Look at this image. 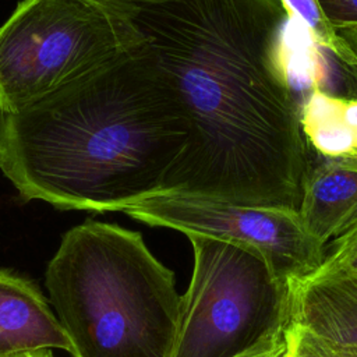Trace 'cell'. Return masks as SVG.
Segmentation results:
<instances>
[{"label":"cell","instance_id":"6da1fadb","mask_svg":"<svg viewBox=\"0 0 357 357\" xmlns=\"http://www.w3.org/2000/svg\"><path fill=\"white\" fill-rule=\"evenodd\" d=\"M176 93L188 149L165 191L298 211L312 166L280 0H127L113 8Z\"/></svg>","mask_w":357,"mask_h":357},{"label":"cell","instance_id":"7a4b0ae2","mask_svg":"<svg viewBox=\"0 0 357 357\" xmlns=\"http://www.w3.org/2000/svg\"><path fill=\"white\" fill-rule=\"evenodd\" d=\"M188 142L176 93L137 35L42 100L0 110V170L24 201L63 211L123 212L167 190Z\"/></svg>","mask_w":357,"mask_h":357},{"label":"cell","instance_id":"3957f363","mask_svg":"<svg viewBox=\"0 0 357 357\" xmlns=\"http://www.w3.org/2000/svg\"><path fill=\"white\" fill-rule=\"evenodd\" d=\"M45 286L73 357H172L181 296L141 233L92 219L71 227Z\"/></svg>","mask_w":357,"mask_h":357},{"label":"cell","instance_id":"277c9868","mask_svg":"<svg viewBox=\"0 0 357 357\" xmlns=\"http://www.w3.org/2000/svg\"><path fill=\"white\" fill-rule=\"evenodd\" d=\"M192 273L172 357H247L278 347L290 325V283L255 250L188 236Z\"/></svg>","mask_w":357,"mask_h":357},{"label":"cell","instance_id":"5b68a950","mask_svg":"<svg viewBox=\"0 0 357 357\" xmlns=\"http://www.w3.org/2000/svg\"><path fill=\"white\" fill-rule=\"evenodd\" d=\"M135 40L116 11L85 0H21L0 26V110L17 113Z\"/></svg>","mask_w":357,"mask_h":357},{"label":"cell","instance_id":"8992f818","mask_svg":"<svg viewBox=\"0 0 357 357\" xmlns=\"http://www.w3.org/2000/svg\"><path fill=\"white\" fill-rule=\"evenodd\" d=\"M153 227L204 236L258 251L284 282L312 275L325 258V247L303 229L296 212L243 206L181 191H159L123 211Z\"/></svg>","mask_w":357,"mask_h":357},{"label":"cell","instance_id":"52a82bcc","mask_svg":"<svg viewBox=\"0 0 357 357\" xmlns=\"http://www.w3.org/2000/svg\"><path fill=\"white\" fill-rule=\"evenodd\" d=\"M290 324L339 353L357 357V275L291 282Z\"/></svg>","mask_w":357,"mask_h":357},{"label":"cell","instance_id":"ba28073f","mask_svg":"<svg viewBox=\"0 0 357 357\" xmlns=\"http://www.w3.org/2000/svg\"><path fill=\"white\" fill-rule=\"evenodd\" d=\"M42 349L73 354L71 343L40 290L25 278L0 269V357Z\"/></svg>","mask_w":357,"mask_h":357},{"label":"cell","instance_id":"9c48e42d","mask_svg":"<svg viewBox=\"0 0 357 357\" xmlns=\"http://www.w3.org/2000/svg\"><path fill=\"white\" fill-rule=\"evenodd\" d=\"M304 231L318 244L357 223V159L322 158L312 163L297 211Z\"/></svg>","mask_w":357,"mask_h":357},{"label":"cell","instance_id":"30bf717a","mask_svg":"<svg viewBox=\"0 0 357 357\" xmlns=\"http://www.w3.org/2000/svg\"><path fill=\"white\" fill-rule=\"evenodd\" d=\"M300 124L311 151L322 158L357 159V99L312 89L300 105Z\"/></svg>","mask_w":357,"mask_h":357},{"label":"cell","instance_id":"8fae6325","mask_svg":"<svg viewBox=\"0 0 357 357\" xmlns=\"http://www.w3.org/2000/svg\"><path fill=\"white\" fill-rule=\"evenodd\" d=\"M289 17L307 33L310 40L329 52L335 61H343L346 47L324 14L319 0H280Z\"/></svg>","mask_w":357,"mask_h":357},{"label":"cell","instance_id":"7c38bea8","mask_svg":"<svg viewBox=\"0 0 357 357\" xmlns=\"http://www.w3.org/2000/svg\"><path fill=\"white\" fill-rule=\"evenodd\" d=\"M357 275V223L333 240L329 254L310 276Z\"/></svg>","mask_w":357,"mask_h":357},{"label":"cell","instance_id":"4fadbf2b","mask_svg":"<svg viewBox=\"0 0 357 357\" xmlns=\"http://www.w3.org/2000/svg\"><path fill=\"white\" fill-rule=\"evenodd\" d=\"M336 32L346 47L343 61H335L344 86V95L342 96L357 99V26L339 28Z\"/></svg>","mask_w":357,"mask_h":357},{"label":"cell","instance_id":"5bb4252c","mask_svg":"<svg viewBox=\"0 0 357 357\" xmlns=\"http://www.w3.org/2000/svg\"><path fill=\"white\" fill-rule=\"evenodd\" d=\"M286 340L301 354L307 357H350L343 353H339L337 350L329 347L311 333L294 326L289 325L286 333Z\"/></svg>","mask_w":357,"mask_h":357},{"label":"cell","instance_id":"9a60e30c","mask_svg":"<svg viewBox=\"0 0 357 357\" xmlns=\"http://www.w3.org/2000/svg\"><path fill=\"white\" fill-rule=\"evenodd\" d=\"M319 3L335 29L357 26V0H319Z\"/></svg>","mask_w":357,"mask_h":357},{"label":"cell","instance_id":"2e32d148","mask_svg":"<svg viewBox=\"0 0 357 357\" xmlns=\"http://www.w3.org/2000/svg\"><path fill=\"white\" fill-rule=\"evenodd\" d=\"M283 347H284V340L278 347H273V349L265 350V351H259L257 354H251V356H247V357H280L282 353H283Z\"/></svg>","mask_w":357,"mask_h":357},{"label":"cell","instance_id":"e0dca14e","mask_svg":"<svg viewBox=\"0 0 357 357\" xmlns=\"http://www.w3.org/2000/svg\"><path fill=\"white\" fill-rule=\"evenodd\" d=\"M13 357H54V356L49 349H42V350H33V351H24Z\"/></svg>","mask_w":357,"mask_h":357},{"label":"cell","instance_id":"ac0fdd59","mask_svg":"<svg viewBox=\"0 0 357 357\" xmlns=\"http://www.w3.org/2000/svg\"><path fill=\"white\" fill-rule=\"evenodd\" d=\"M85 1H89V3H93V4H98L100 7H105V8H113L127 0H85Z\"/></svg>","mask_w":357,"mask_h":357}]
</instances>
